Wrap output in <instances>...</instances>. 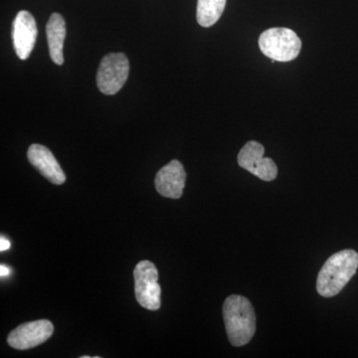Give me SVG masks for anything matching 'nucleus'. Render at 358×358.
I'll use <instances>...</instances> for the list:
<instances>
[{"instance_id":"1","label":"nucleus","mask_w":358,"mask_h":358,"mask_svg":"<svg viewBox=\"0 0 358 358\" xmlns=\"http://www.w3.org/2000/svg\"><path fill=\"white\" fill-rule=\"evenodd\" d=\"M358 268V254L346 249L334 254L320 268L317 280V291L324 298L341 293L355 275Z\"/></svg>"},{"instance_id":"2","label":"nucleus","mask_w":358,"mask_h":358,"mask_svg":"<svg viewBox=\"0 0 358 358\" xmlns=\"http://www.w3.org/2000/svg\"><path fill=\"white\" fill-rule=\"evenodd\" d=\"M224 324L233 346L247 345L256 331V315L248 299L239 294L228 296L223 305Z\"/></svg>"},{"instance_id":"3","label":"nucleus","mask_w":358,"mask_h":358,"mask_svg":"<svg viewBox=\"0 0 358 358\" xmlns=\"http://www.w3.org/2000/svg\"><path fill=\"white\" fill-rule=\"evenodd\" d=\"M259 47L264 55L278 62H289L298 57L301 41L289 28H271L260 35Z\"/></svg>"},{"instance_id":"4","label":"nucleus","mask_w":358,"mask_h":358,"mask_svg":"<svg viewBox=\"0 0 358 358\" xmlns=\"http://www.w3.org/2000/svg\"><path fill=\"white\" fill-rule=\"evenodd\" d=\"M134 294L141 307L150 310L160 308L162 288L157 282L159 272L154 263L141 261L134 271Z\"/></svg>"},{"instance_id":"5","label":"nucleus","mask_w":358,"mask_h":358,"mask_svg":"<svg viewBox=\"0 0 358 358\" xmlns=\"http://www.w3.org/2000/svg\"><path fill=\"white\" fill-rule=\"evenodd\" d=\"M129 59L124 53H110L103 58L96 74V86L105 95H115L126 84Z\"/></svg>"},{"instance_id":"6","label":"nucleus","mask_w":358,"mask_h":358,"mask_svg":"<svg viewBox=\"0 0 358 358\" xmlns=\"http://www.w3.org/2000/svg\"><path fill=\"white\" fill-rule=\"evenodd\" d=\"M265 148L255 141H248L238 155V164L264 181L277 178L278 167L274 160L264 157Z\"/></svg>"},{"instance_id":"7","label":"nucleus","mask_w":358,"mask_h":358,"mask_svg":"<svg viewBox=\"0 0 358 358\" xmlns=\"http://www.w3.org/2000/svg\"><path fill=\"white\" fill-rule=\"evenodd\" d=\"M53 333L54 327L49 320L25 322L8 334L7 343L15 350H30L48 341Z\"/></svg>"},{"instance_id":"8","label":"nucleus","mask_w":358,"mask_h":358,"mask_svg":"<svg viewBox=\"0 0 358 358\" xmlns=\"http://www.w3.org/2000/svg\"><path fill=\"white\" fill-rule=\"evenodd\" d=\"M36 21L28 11H20L13 24V46L18 58L26 60L29 57L36 43Z\"/></svg>"},{"instance_id":"9","label":"nucleus","mask_w":358,"mask_h":358,"mask_svg":"<svg viewBox=\"0 0 358 358\" xmlns=\"http://www.w3.org/2000/svg\"><path fill=\"white\" fill-rule=\"evenodd\" d=\"M185 181V167L180 162L174 159L159 169L155 176V185L162 196L178 199L182 196Z\"/></svg>"},{"instance_id":"10","label":"nucleus","mask_w":358,"mask_h":358,"mask_svg":"<svg viewBox=\"0 0 358 358\" xmlns=\"http://www.w3.org/2000/svg\"><path fill=\"white\" fill-rule=\"evenodd\" d=\"M28 160L42 176L56 185H61L66 181V176L57 159L44 145L34 143L30 145L27 152Z\"/></svg>"},{"instance_id":"11","label":"nucleus","mask_w":358,"mask_h":358,"mask_svg":"<svg viewBox=\"0 0 358 358\" xmlns=\"http://www.w3.org/2000/svg\"><path fill=\"white\" fill-rule=\"evenodd\" d=\"M46 34L52 61L61 66L64 63L63 46L66 37V23L61 14H52L47 22Z\"/></svg>"},{"instance_id":"12","label":"nucleus","mask_w":358,"mask_h":358,"mask_svg":"<svg viewBox=\"0 0 358 358\" xmlns=\"http://www.w3.org/2000/svg\"><path fill=\"white\" fill-rule=\"evenodd\" d=\"M227 0H199L197 2V22L202 27L215 24L222 15Z\"/></svg>"},{"instance_id":"13","label":"nucleus","mask_w":358,"mask_h":358,"mask_svg":"<svg viewBox=\"0 0 358 358\" xmlns=\"http://www.w3.org/2000/svg\"><path fill=\"white\" fill-rule=\"evenodd\" d=\"M9 248H10V243H9L8 240H7L6 238L1 236V238H0V251H6V250H8Z\"/></svg>"},{"instance_id":"14","label":"nucleus","mask_w":358,"mask_h":358,"mask_svg":"<svg viewBox=\"0 0 358 358\" xmlns=\"http://www.w3.org/2000/svg\"><path fill=\"white\" fill-rule=\"evenodd\" d=\"M9 274H10V270H9L8 267L4 265L0 266V275H1L2 278L6 277Z\"/></svg>"}]
</instances>
